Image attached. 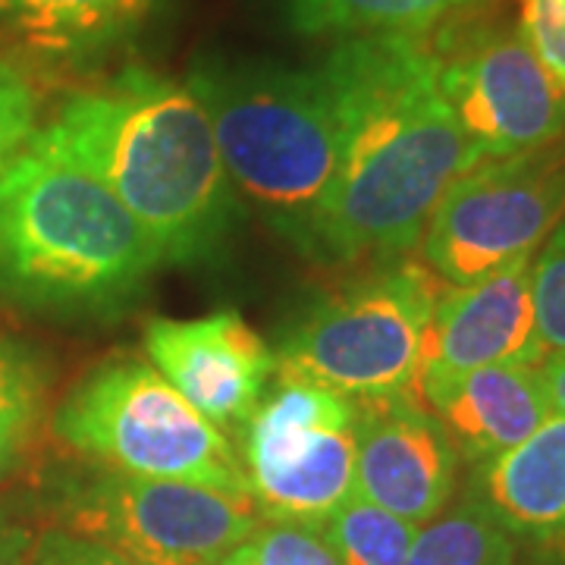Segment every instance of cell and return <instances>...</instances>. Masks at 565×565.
Returning <instances> with one entry per match:
<instances>
[{
  "mask_svg": "<svg viewBox=\"0 0 565 565\" xmlns=\"http://www.w3.org/2000/svg\"><path fill=\"white\" fill-rule=\"evenodd\" d=\"M340 120V167L315 230V258H396L422 243L446 189L481 163L440 92L424 35H352L321 61Z\"/></svg>",
  "mask_w": 565,
  "mask_h": 565,
  "instance_id": "1",
  "label": "cell"
},
{
  "mask_svg": "<svg viewBox=\"0 0 565 565\" xmlns=\"http://www.w3.org/2000/svg\"><path fill=\"white\" fill-rule=\"evenodd\" d=\"M35 139L102 180L163 264L204 262L233 223L214 129L189 85L126 66L61 104Z\"/></svg>",
  "mask_w": 565,
  "mask_h": 565,
  "instance_id": "2",
  "label": "cell"
},
{
  "mask_svg": "<svg viewBox=\"0 0 565 565\" xmlns=\"http://www.w3.org/2000/svg\"><path fill=\"white\" fill-rule=\"evenodd\" d=\"M161 255L85 167L35 136L0 170V296L57 318L136 302Z\"/></svg>",
  "mask_w": 565,
  "mask_h": 565,
  "instance_id": "3",
  "label": "cell"
},
{
  "mask_svg": "<svg viewBox=\"0 0 565 565\" xmlns=\"http://www.w3.org/2000/svg\"><path fill=\"white\" fill-rule=\"evenodd\" d=\"M233 192L311 252L340 167V120L318 66L207 57L192 73Z\"/></svg>",
  "mask_w": 565,
  "mask_h": 565,
  "instance_id": "4",
  "label": "cell"
},
{
  "mask_svg": "<svg viewBox=\"0 0 565 565\" xmlns=\"http://www.w3.org/2000/svg\"><path fill=\"white\" fill-rule=\"evenodd\" d=\"M54 434L107 471L248 493L230 434L199 415L148 359L92 367L54 412Z\"/></svg>",
  "mask_w": 565,
  "mask_h": 565,
  "instance_id": "5",
  "label": "cell"
},
{
  "mask_svg": "<svg viewBox=\"0 0 565 565\" xmlns=\"http://www.w3.org/2000/svg\"><path fill=\"white\" fill-rule=\"evenodd\" d=\"M440 282L403 255L315 305L274 349L280 381L355 399L418 390L424 340Z\"/></svg>",
  "mask_w": 565,
  "mask_h": 565,
  "instance_id": "6",
  "label": "cell"
},
{
  "mask_svg": "<svg viewBox=\"0 0 565 565\" xmlns=\"http://www.w3.org/2000/svg\"><path fill=\"white\" fill-rule=\"evenodd\" d=\"M239 434L248 497L264 519L323 525L355 497V396L274 377Z\"/></svg>",
  "mask_w": 565,
  "mask_h": 565,
  "instance_id": "7",
  "label": "cell"
},
{
  "mask_svg": "<svg viewBox=\"0 0 565 565\" xmlns=\"http://www.w3.org/2000/svg\"><path fill=\"white\" fill-rule=\"evenodd\" d=\"M565 221V136L481 161L446 189L424 226L430 274L465 286L537 248Z\"/></svg>",
  "mask_w": 565,
  "mask_h": 565,
  "instance_id": "8",
  "label": "cell"
},
{
  "mask_svg": "<svg viewBox=\"0 0 565 565\" xmlns=\"http://www.w3.org/2000/svg\"><path fill=\"white\" fill-rule=\"evenodd\" d=\"M70 522L139 565H221L264 515L248 493L104 468L73 493Z\"/></svg>",
  "mask_w": 565,
  "mask_h": 565,
  "instance_id": "9",
  "label": "cell"
},
{
  "mask_svg": "<svg viewBox=\"0 0 565 565\" xmlns=\"http://www.w3.org/2000/svg\"><path fill=\"white\" fill-rule=\"evenodd\" d=\"M440 92L481 161L565 136V92L519 32L475 29L434 41Z\"/></svg>",
  "mask_w": 565,
  "mask_h": 565,
  "instance_id": "10",
  "label": "cell"
},
{
  "mask_svg": "<svg viewBox=\"0 0 565 565\" xmlns=\"http://www.w3.org/2000/svg\"><path fill=\"white\" fill-rule=\"evenodd\" d=\"M145 359L199 415L239 430L274 381V349L239 311L154 318L145 327Z\"/></svg>",
  "mask_w": 565,
  "mask_h": 565,
  "instance_id": "11",
  "label": "cell"
},
{
  "mask_svg": "<svg viewBox=\"0 0 565 565\" xmlns=\"http://www.w3.org/2000/svg\"><path fill=\"white\" fill-rule=\"evenodd\" d=\"M459 478V452L418 390L359 399L355 493L412 525L440 515Z\"/></svg>",
  "mask_w": 565,
  "mask_h": 565,
  "instance_id": "12",
  "label": "cell"
},
{
  "mask_svg": "<svg viewBox=\"0 0 565 565\" xmlns=\"http://www.w3.org/2000/svg\"><path fill=\"white\" fill-rule=\"evenodd\" d=\"M531 267L534 255H525L481 280L440 289L415 386L497 364L541 367L550 352L537 327Z\"/></svg>",
  "mask_w": 565,
  "mask_h": 565,
  "instance_id": "13",
  "label": "cell"
},
{
  "mask_svg": "<svg viewBox=\"0 0 565 565\" xmlns=\"http://www.w3.org/2000/svg\"><path fill=\"white\" fill-rule=\"evenodd\" d=\"M459 459L481 465L527 440L553 415L541 367L497 364L418 386Z\"/></svg>",
  "mask_w": 565,
  "mask_h": 565,
  "instance_id": "14",
  "label": "cell"
},
{
  "mask_svg": "<svg viewBox=\"0 0 565 565\" xmlns=\"http://www.w3.org/2000/svg\"><path fill=\"white\" fill-rule=\"evenodd\" d=\"M468 500L512 537H565V415L553 412L527 440L471 465Z\"/></svg>",
  "mask_w": 565,
  "mask_h": 565,
  "instance_id": "15",
  "label": "cell"
},
{
  "mask_svg": "<svg viewBox=\"0 0 565 565\" xmlns=\"http://www.w3.org/2000/svg\"><path fill=\"white\" fill-rule=\"evenodd\" d=\"M161 0H0V39L29 57L85 63L139 35Z\"/></svg>",
  "mask_w": 565,
  "mask_h": 565,
  "instance_id": "16",
  "label": "cell"
},
{
  "mask_svg": "<svg viewBox=\"0 0 565 565\" xmlns=\"http://www.w3.org/2000/svg\"><path fill=\"white\" fill-rule=\"evenodd\" d=\"M484 0H282L302 35H424L437 22Z\"/></svg>",
  "mask_w": 565,
  "mask_h": 565,
  "instance_id": "17",
  "label": "cell"
},
{
  "mask_svg": "<svg viewBox=\"0 0 565 565\" xmlns=\"http://www.w3.org/2000/svg\"><path fill=\"white\" fill-rule=\"evenodd\" d=\"M405 565H519V537L465 497L418 527Z\"/></svg>",
  "mask_w": 565,
  "mask_h": 565,
  "instance_id": "18",
  "label": "cell"
},
{
  "mask_svg": "<svg viewBox=\"0 0 565 565\" xmlns=\"http://www.w3.org/2000/svg\"><path fill=\"white\" fill-rule=\"evenodd\" d=\"M47 399V367L22 340L0 337V481L20 462Z\"/></svg>",
  "mask_w": 565,
  "mask_h": 565,
  "instance_id": "19",
  "label": "cell"
},
{
  "mask_svg": "<svg viewBox=\"0 0 565 565\" xmlns=\"http://www.w3.org/2000/svg\"><path fill=\"white\" fill-rule=\"evenodd\" d=\"M321 527L340 565H405L422 525L396 519L355 493Z\"/></svg>",
  "mask_w": 565,
  "mask_h": 565,
  "instance_id": "20",
  "label": "cell"
},
{
  "mask_svg": "<svg viewBox=\"0 0 565 565\" xmlns=\"http://www.w3.org/2000/svg\"><path fill=\"white\" fill-rule=\"evenodd\" d=\"M221 565H340L321 525L264 519Z\"/></svg>",
  "mask_w": 565,
  "mask_h": 565,
  "instance_id": "21",
  "label": "cell"
},
{
  "mask_svg": "<svg viewBox=\"0 0 565 565\" xmlns=\"http://www.w3.org/2000/svg\"><path fill=\"white\" fill-rule=\"evenodd\" d=\"M531 282L546 352H565V221L537 248Z\"/></svg>",
  "mask_w": 565,
  "mask_h": 565,
  "instance_id": "22",
  "label": "cell"
},
{
  "mask_svg": "<svg viewBox=\"0 0 565 565\" xmlns=\"http://www.w3.org/2000/svg\"><path fill=\"white\" fill-rule=\"evenodd\" d=\"M519 35L565 92V0H519Z\"/></svg>",
  "mask_w": 565,
  "mask_h": 565,
  "instance_id": "23",
  "label": "cell"
},
{
  "mask_svg": "<svg viewBox=\"0 0 565 565\" xmlns=\"http://www.w3.org/2000/svg\"><path fill=\"white\" fill-rule=\"evenodd\" d=\"M39 102L20 70L0 63V170L35 136Z\"/></svg>",
  "mask_w": 565,
  "mask_h": 565,
  "instance_id": "24",
  "label": "cell"
},
{
  "mask_svg": "<svg viewBox=\"0 0 565 565\" xmlns=\"http://www.w3.org/2000/svg\"><path fill=\"white\" fill-rule=\"evenodd\" d=\"M29 565H139L126 553L70 527H51L32 544Z\"/></svg>",
  "mask_w": 565,
  "mask_h": 565,
  "instance_id": "25",
  "label": "cell"
},
{
  "mask_svg": "<svg viewBox=\"0 0 565 565\" xmlns=\"http://www.w3.org/2000/svg\"><path fill=\"white\" fill-rule=\"evenodd\" d=\"M32 534L25 527L0 519V565H29L32 563Z\"/></svg>",
  "mask_w": 565,
  "mask_h": 565,
  "instance_id": "26",
  "label": "cell"
},
{
  "mask_svg": "<svg viewBox=\"0 0 565 565\" xmlns=\"http://www.w3.org/2000/svg\"><path fill=\"white\" fill-rule=\"evenodd\" d=\"M541 377H544L546 396L553 403V412L565 415V352H550L541 362Z\"/></svg>",
  "mask_w": 565,
  "mask_h": 565,
  "instance_id": "27",
  "label": "cell"
}]
</instances>
